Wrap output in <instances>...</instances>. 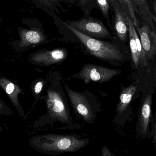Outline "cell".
<instances>
[{
  "instance_id": "cell-16",
  "label": "cell",
  "mask_w": 156,
  "mask_h": 156,
  "mask_svg": "<svg viewBox=\"0 0 156 156\" xmlns=\"http://www.w3.org/2000/svg\"><path fill=\"white\" fill-rule=\"evenodd\" d=\"M47 8L52 11H56L59 13L60 9H62V3H74V0H38Z\"/></svg>"
},
{
  "instance_id": "cell-6",
  "label": "cell",
  "mask_w": 156,
  "mask_h": 156,
  "mask_svg": "<svg viewBox=\"0 0 156 156\" xmlns=\"http://www.w3.org/2000/svg\"><path fill=\"white\" fill-rule=\"evenodd\" d=\"M79 32L94 38H109L111 33L102 22L92 17H83L66 23Z\"/></svg>"
},
{
  "instance_id": "cell-15",
  "label": "cell",
  "mask_w": 156,
  "mask_h": 156,
  "mask_svg": "<svg viewBox=\"0 0 156 156\" xmlns=\"http://www.w3.org/2000/svg\"><path fill=\"white\" fill-rule=\"evenodd\" d=\"M122 8L129 16L135 28L139 27V21L136 15L135 7L131 0H117Z\"/></svg>"
},
{
  "instance_id": "cell-22",
  "label": "cell",
  "mask_w": 156,
  "mask_h": 156,
  "mask_svg": "<svg viewBox=\"0 0 156 156\" xmlns=\"http://www.w3.org/2000/svg\"><path fill=\"white\" fill-rule=\"evenodd\" d=\"M154 8L155 13L156 16H155L154 15H153V19H154V22H155L156 24V1H154Z\"/></svg>"
},
{
  "instance_id": "cell-13",
  "label": "cell",
  "mask_w": 156,
  "mask_h": 156,
  "mask_svg": "<svg viewBox=\"0 0 156 156\" xmlns=\"http://www.w3.org/2000/svg\"><path fill=\"white\" fill-rule=\"evenodd\" d=\"M21 38L22 44L27 46L41 44L46 40L47 37L39 29H33L23 30Z\"/></svg>"
},
{
  "instance_id": "cell-11",
  "label": "cell",
  "mask_w": 156,
  "mask_h": 156,
  "mask_svg": "<svg viewBox=\"0 0 156 156\" xmlns=\"http://www.w3.org/2000/svg\"><path fill=\"white\" fill-rule=\"evenodd\" d=\"M111 3L114 11L115 28L119 39L125 42L129 33V16L122 8L117 0H111Z\"/></svg>"
},
{
  "instance_id": "cell-14",
  "label": "cell",
  "mask_w": 156,
  "mask_h": 156,
  "mask_svg": "<svg viewBox=\"0 0 156 156\" xmlns=\"http://www.w3.org/2000/svg\"><path fill=\"white\" fill-rule=\"evenodd\" d=\"M136 12L139 14L145 22L147 23L152 29L155 30L154 24L153 15L150 11L147 0H131Z\"/></svg>"
},
{
  "instance_id": "cell-4",
  "label": "cell",
  "mask_w": 156,
  "mask_h": 156,
  "mask_svg": "<svg viewBox=\"0 0 156 156\" xmlns=\"http://www.w3.org/2000/svg\"><path fill=\"white\" fill-rule=\"evenodd\" d=\"M63 24L77 37L91 56L113 65H118L122 61L123 54L115 45L86 35L66 22H63Z\"/></svg>"
},
{
  "instance_id": "cell-12",
  "label": "cell",
  "mask_w": 156,
  "mask_h": 156,
  "mask_svg": "<svg viewBox=\"0 0 156 156\" xmlns=\"http://www.w3.org/2000/svg\"><path fill=\"white\" fill-rule=\"evenodd\" d=\"M138 85V81H136L128 87L122 88L116 107V116H120L127 111L137 91Z\"/></svg>"
},
{
  "instance_id": "cell-20",
  "label": "cell",
  "mask_w": 156,
  "mask_h": 156,
  "mask_svg": "<svg viewBox=\"0 0 156 156\" xmlns=\"http://www.w3.org/2000/svg\"><path fill=\"white\" fill-rule=\"evenodd\" d=\"M101 155L102 156H114L115 155L109 150L107 147L103 146L102 148Z\"/></svg>"
},
{
  "instance_id": "cell-9",
  "label": "cell",
  "mask_w": 156,
  "mask_h": 156,
  "mask_svg": "<svg viewBox=\"0 0 156 156\" xmlns=\"http://www.w3.org/2000/svg\"><path fill=\"white\" fill-rule=\"evenodd\" d=\"M152 95L147 94L145 98L140 110L136 125V131L143 138H151V131L149 127L151 124L152 110Z\"/></svg>"
},
{
  "instance_id": "cell-3",
  "label": "cell",
  "mask_w": 156,
  "mask_h": 156,
  "mask_svg": "<svg viewBox=\"0 0 156 156\" xmlns=\"http://www.w3.org/2000/svg\"><path fill=\"white\" fill-rule=\"evenodd\" d=\"M64 87L68 99L77 116L87 123L93 124L98 114L102 111L100 101L88 90L76 91L66 83H64Z\"/></svg>"
},
{
  "instance_id": "cell-7",
  "label": "cell",
  "mask_w": 156,
  "mask_h": 156,
  "mask_svg": "<svg viewBox=\"0 0 156 156\" xmlns=\"http://www.w3.org/2000/svg\"><path fill=\"white\" fill-rule=\"evenodd\" d=\"M128 21L130 46L133 63L136 68H138L140 66L146 67L148 65V60L147 59L140 38L130 17L128 18Z\"/></svg>"
},
{
  "instance_id": "cell-23",
  "label": "cell",
  "mask_w": 156,
  "mask_h": 156,
  "mask_svg": "<svg viewBox=\"0 0 156 156\" xmlns=\"http://www.w3.org/2000/svg\"><path fill=\"white\" fill-rule=\"evenodd\" d=\"M90 1H91V0H80V2L81 4L82 5H84L87 2H89Z\"/></svg>"
},
{
  "instance_id": "cell-10",
  "label": "cell",
  "mask_w": 156,
  "mask_h": 156,
  "mask_svg": "<svg viewBox=\"0 0 156 156\" xmlns=\"http://www.w3.org/2000/svg\"><path fill=\"white\" fill-rule=\"evenodd\" d=\"M139 37L147 60L156 56V32L147 23H143L142 27L136 28Z\"/></svg>"
},
{
  "instance_id": "cell-19",
  "label": "cell",
  "mask_w": 156,
  "mask_h": 156,
  "mask_svg": "<svg viewBox=\"0 0 156 156\" xmlns=\"http://www.w3.org/2000/svg\"><path fill=\"white\" fill-rule=\"evenodd\" d=\"M47 82V79L39 81L38 82H37L34 87V92L36 94L38 95L41 93L44 87L45 84H46Z\"/></svg>"
},
{
  "instance_id": "cell-2",
  "label": "cell",
  "mask_w": 156,
  "mask_h": 156,
  "mask_svg": "<svg viewBox=\"0 0 156 156\" xmlns=\"http://www.w3.org/2000/svg\"><path fill=\"white\" fill-rule=\"evenodd\" d=\"M34 145L43 154L56 156L75 153L86 147L90 141L77 134L47 133L37 136Z\"/></svg>"
},
{
  "instance_id": "cell-5",
  "label": "cell",
  "mask_w": 156,
  "mask_h": 156,
  "mask_svg": "<svg viewBox=\"0 0 156 156\" xmlns=\"http://www.w3.org/2000/svg\"><path fill=\"white\" fill-rule=\"evenodd\" d=\"M122 73L120 70L113 69L95 64H86L72 78L83 81L87 84L91 82L100 83L110 81L114 77Z\"/></svg>"
},
{
  "instance_id": "cell-1",
  "label": "cell",
  "mask_w": 156,
  "mask_h": 156,
  "mask_svg": "<svg viewBox=\"0 0 156 156\" xmlns=\"http://www.w3.org/2000/svg\"><path fill=\"white\" fill-rule=\"evenodd\" d=\"M62 79L61 72L58 71H51L47 76L45 97L47 112L42 118V125L53 127L55 123L60 122L67 128H78L73 122L67 97L61 85Z\"/></svg>"
},
{
  "instance_id": "cell-18",
  "label": "cell",
  "mask_w": 156,
  "mask_h": 156,
  "mask_svg": "<svg viewBox=\"0 0 156 156\" xmlns=\"http://www.w3.org/2000/svg\"><path fill=\"white\" fill-rule=\"evenodd\" d=\"M151 137H153V143L154 145L156 152V111L154 117L151 119Z\"/></svg>"
},
{
  "instance_id": "cell-8",
  "label": "cell",
  "mask_w": 156,
  "mask_h": 156,
  "mask_svg": "<svg viewBox=\"0 0 156 156\" xmlns=\"http://www.w3.org/2000/svg\"><path fill=\"white\" fill-rule=\"evenodd\" d=\"M67 56V49L65 48H59L39 51L33 56L32 60L38 65L49 67L61 64L66 59Z\"/></svg>"
},
{
  "instance_id": "cell-24",
  "label": "cell",
  "mask_w": 156,
  "mask_h": 156,
  "mask_svg": "<svg viewBox=\"0 0 156 156\" xmlns=\"http://www.w3.org/2000/svg\"></svg>"
},
{
  "instance_id": "cell-21",
  "label": "cell",
  "mask_w": 156,
  "mask_h": 156,
  "mask_svg": "<svg viewBox=\"0 0 156 156\" xmlns=\"http://www.w3.org/2000/svg\"><path fill=\"white\" fill-rule=\"evenodd\" d=\"M14 85L13 83H10L6 88V92L8 94H11L14 89Z\"/></svg>"
},
{
  "instance_id": "cell-17",
  "label": "cell",
  "mask_w": 156,
  "mask_h": 156,
  "mask_svg": "<svg viewBox=\"0 0 156 156\" xmlns=\"http://www.w3.org/2000/svg\"><path fill=\"white\" fill-rule=\"evenodd\" d=\"M96 1L103 15L106 18L109 24L110 23V21H109L110 6H109L108 0H96Z\"/></svg>"
}]
</instances>
